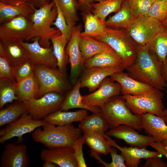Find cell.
<instances>
[{"instance_id":"obj_14","label":"cell","mask_w":167,"mask_h":167,"mask_svg":"<svg viewBox=\"0 0 167 167\" xmlns=\"http://www.w3.org/2000/svg\"><path fill=\"white\" fill-rule=\"evenodd\" d=\"M132 126L124 125H119L106 132L105 134L122 139L132 147L146 148L155 141L151 135L140 134Z\"/></svg>"},{"instance_id":"obj_5","label":"cell","mask_w":167,"mask_h":167,"mask_svg":"<svg viewBox=\"0 0 167 167\" xmlns=\"http://www.w3.org/2000/svg\"><path fill=\"white\" fill-rule=\"evenodd\" d=\"M93 38L105 43L111 47L121 59L124 69L135 61L137 45L129 36L126 29H118L107 27L103 35Z\"/></svg>"},{"instance_id":"obj_42","label":"cell","mask_w":167,"mask_h":167,"mask_svg":"<svg viewBox=\"0 0 167 167\" xmlns=\"http://www.w3.org/2000/svg\"><path fill=\"white\" fill-rule=\"evenodd\" d=\"M148 15L162 21L167 16V0H155Z\"/></svg>"},{"instance_id":"obj_18","label":"cell","mask_w":167,"mask_h":167,"mask_svg":"<svg viewBox=\"0 0 167 167\" xmlns=\"http://www.w3.org/2000/svg\"><path fill=\"white\" fill-rule=\"evenodd\" d=\"M124 70L122 66L86 68L79 79L81 88L86 87L90 92H93L96 90L106 77L115 72L123 71Z\"/></svg>"},{"instance_id":"obj_36","label":"cell","mask_w":167,"mask_h":167,"mask_svg":"<svg viewBox=\"0 0 167 167\" xmlns=\"http://www.w3.org/2000/svg\"><path fill=\"white\" fill-rule=\"evenodd\" d=\"M122 0H98L92 5V13L101 22L105 23V19L110 13H116L120 9Z\"/></svg>"},{"instance_id":"obj_10","label":"cell","mask_w":167,"mask_h":167,"mask_svg":"<svg viewBox=\"0 0 167 167\" xmlns=\"http://www.w3.org/2000/svg\"><path fill=\"white\" fill-rule=\"evenodd\" d=\"M31 17L18 16L0 23V41H26L32 28Z\"/></svg>"},{"instance_id":"obj_45","label":"cell","mask_w":167,"mask_h":167,"mask_svg":"<svg viewBox=\"0 0 167 167\" xmlns=\"http://www.w3.org/2000/svg\"><path fill=\"white\" fill-rule=\"evenodd\" d=\"M111 148L110 153L111 158L112 161L109 163V167H125V158L123 155L121 153H118L117 148L113 147Z\"/></svg>"},{"instance_id":"obj_13","label":"cell","mask_w":167,"mask_h":167,"mask_svg":"<svg viewBox=\"0 0 167 167\" xmlns=\"http://www.w3.org/2000/svg\"><path fill=\"white\" fill-rule=\"evenodd\" d=\"M121 93V87L110 77H106L93 92L83 96L82 101L90 107H101L111 97Z\"/></svg>"},{"instance_id":"obj_33","label":"cell","mask_w":167,"mask_h":167,"mask_svg":"<svg viewBox=\"0 0 167 167\" xmlns=\"http://www.w3.org/2000/svg\"><path fill=\"white\" fill-rule=\"evenodd\" d=\"M104 134L93 133L84 134L82 137L84 143L90 148L91 153L105 155L110 153L111 146L105 138Z\"/></svg>"},{"instance_id":"obj_15","label":"cell","mask_w":167,"mask_h":167,"mask_svg":"<svg viewBox=\"0 0 167 167\" xmlns=\"http://www.w3.org/2000/svg\"><path fill=\"white\" fill-rule=\"evenodd\" d=\"M27 152V147L25 144L7 143L2 154L0 167H27L29 161Z\"/></svg>"},{"instance_id":"obj_16","label":"cell","mask_w":167,"mask_h":167,"mask_svg":"<svg viewBox=\"0 0 167 167\" xmlns=\"http://www.w3.org/2000/svg\"><path fill=\"white\" fill-rule=\"evenodd\" d=\"M39 40V38L36 37L32 40V42L23 41L20 43L27 50L35 64L56 68L57 61L53 53V47L45 48L41 46Z\"/></svg>"},{"instance_id":"obj_35","label":"cell","mask_w":167,"mask_h":167,"mask_svg":"<svg viewBox=\"0 0 167 167\" xmlns=\"http://www.w3.org/2000/svg\"><path fill=\"white\" fill-rule=\"evenodd\" d=\"M28 113L23 102L17 101L0 110V126L8 124Z\"/></svg>"},{"instance_id":"obj_34","label":"cell","mask_w":167,"mask_h":167,"mask_svg":"<svg viewBox=\"0 0 167 167\" xmlns=\"http://www.w3.org/2000/svg\"><path fill=\"white\" fill-rule=\"evenodd\" d=\"M146 46L161 62H163L167 55V30L162 27Z\"/></svg>"},{"instance_id":"obj_25","label":"cell","mask_w":167,"mask_h":167,"mask_svg":"<svg viewBox=\"0 0 167 167\" xmlns=\"http://www.w3.org/2000/svg\"><path fill=\"white\" fill-rule=\"evenodd\" d=\"M80 88L81 83L79 79L65 97L59 110L67 111L71 109L78 108L88 110L93 113L100 112V107H88L83 103V96L80 92Z\"/></svg>"},{"instance_id":"obj_22","label":"cell","mask_w":167,"mask_h":167,"mask_svg":"<svg viewBox=\"0 0 167 167\" xmlns=\"http://www.w3.org/2000/svg\"><path fill=\"white\" fill-rule=\"evenodd\" d=\"M88 116L87 110L83 109L75 111L60 110L46 116L43 119L49 124L63 126L76 121H81Z\"/></svg>"},{"instance_id":"obj_9","label":"cell","mask_w":167,"mask_h":167,"mask_svg":"<svg viewBox=\"0 0 167 167\" xmlns=\"http://www.w3.org/2000/svg\"><path fill=\"white\" fill-rule=\"evenodd\" d=\"M65 97L61 93L50 92L23 102L29 113L36 120L43 119L60 109Z\"/></svg>"},{"instance_id":"obj_19","label":"cell","mask_w":167,"mask_h":167,"mask_svg":"<svg viewBox=\"0 0 167 167\" xmlns=\"http://www.w3.org/2000/svg\"><path fill=\"white\" fill-rule=\"evenodd\" d=\"M109 76L113 80L120 84L123 95H140L150 92L155 88L133 78L128 73L123 71L115 72Z\"/></svg>"},{"instance_id":"obj_55","label":"cell","mask_w":167,"mask_h":167,"mask_svg":"<svg viewBox=\"0 0 167 167\" xmlns=\"http://www.w3.org/2000/svg\"><path fill=\"white\" fill-rule=\"evenodd\" d=\"M161 142L167 147V139L163 140Z\"/></svg>"},{"instance_id":"obj_1","label":"cell","mask_w":167,"mask_h":167,"mask_svg":"<svg viewBox=\"0 0 167 167\" xmlns=\"http://www.w3.org/2000/svg\"><path fill=\"white\" fill-rule=\"evenodd\" d=\"M162 63L146 45H137L136 59L126 69L133 78L162 91L167 87L162 74Z\"/></svg>"},{"instance_id":"obj_4","label":"cell","mask_w":167,"mask_h":167,"mask_svg":"<svg viewBox=\"0 0 167 167\" xmlns=\"http://www.w3.org/2000/svg\"><path fill=\"white\" fill-rule=\"evenodd\" d=\"M100 108V113L111 129L121 125L129 126L138 130L143 129L141 115L132 113L122 96L112 97Z\"/></svg>"},{"instance_id":"obj_39","label":"cell","mask_w":167,"mask_h":167,"mask_svg":"<svg viewBox=\"0 0 167 167\" xmlns=\"http://www.w3.org/2000/svg\"><path fill=\"white\" fill-rule=\"evenodd\" d=\"M35 64L30 58L12 67L13 72L16 82L30 76L34 73Z\"/></svg>"},{"instance_id":"obj_32","label":"cell","mask_w":167,"mask_h":167,"mask_svg":"<svg viewBox=\"0 0 167 167\" xmlns=\"http://www.w3.org/2000/svg\"><path fill=\"white\" fill-rule=\"evenodd\" d=\"M50 41L53 45V51L57 61L58 69L65 74L68 58L66 51L68 41L60 32L53 36Z\"/></svg>"},{"instance_id":"obj_50","label":"cell","mask_w":167,"mask_h":167,"mask_svg":"<svg viewBox=\"0 0 167 167\" xmlns=\"http://www.w3.org/2000/svg\"><path fill=\"white\" fill-rule=\"evenodd\" d=\"M161 72L163 77L166 84L167 87V55L164 61L162 63Z\"/></svg>"},{"instance_id":"obj_38","label":"cell","mask_w":167,"mask_h":167,"mask_svg":"<svg viewBox=\"0 0 167 167\" xmlns=\"http://www.w3.org/2000/svg\"><path fill=\"white\" fill-rule=\"evenodd\" d=\"M8 79H0V108H3L8 103L17 101L16 94L15 84Z\"/></svg>"},{"instance_id":"obj_2","label":"cell","mask_w":167,"mask_h":167,"mask_svg":"<svg viewBox=\"0 0 167 167\" xmlns=\"http://www.w3.org/2000/svg\"><path fill=\"white\" fill-rule=\"evenodd\" d=\"M42 129H36L32 134L35 142L40 143L49 149L72 147L75 142L82 137L81 131L71 123L63 126L48 124Z\"/></svg>"},{"instance_id":"obj_23","label":"cell","mask_w":167,"mask_h":167,"mask_svg":"<svg viewBox=\"0 0 167 167\" xmlns=\"http://www.w3.org/2000/svg\"><path fill=\"white\" fill-rule=\"evenodd\" d=\"M15 89L17 101L24 102L36 98L39 91V84L35 73L17 82Z\"/></svg>"},{"instance_id":"obj_27","label":"cell","mask_w":167,"mask_h":167,"mask_svg":"<svg viewBox=\"0 0 167 167\" xmlns=\"http://www.w3.org/2000/svg\"><path fill=\"white\" fill-rule=\"evenodd\" d=\"M36 9L34 6L28 3L11 5L0 2V23L18 16L30 17Z\"/></svg>"},{"instance_id":"obj_26","label":"cell","mask_w":167,"mask_h":167,"mask_svg":"<svg viewBox=\"0 0 167 167\" xmlns=\"http://www.w3.org/2000/svg\"><path fill=\"white\" fill-rule=\"evenodd\" d=\"M84 66L86 68L122 66L121 59L112 49L97 54L85 61Z\"/></svg>"},{"instance_id":"obj_53","label":"cell","mask_w":167,"mask_h":167,"mask_svg":"<svg viewBox=\"0 0 167 167\" xmlns=\"http://www.w3.org/2000/svg\"><path fill=\"white\" fill-rule=\"evenodd\" d=\"M161 23L162 27L167 30V16Z\"/></svg>"},{"instance_id":"obj_41","label":"cell","mask_w":167,"mask_h":167,"mask_svg":"<svg viewBox=\"0 0 167 167\" xmlns=\"http://www.w3.org/2000/svg\"><path fill=\"white\" fill-rule=\"evenodd\" d=\"M57 8L58 15L56 20L52 25L56 27L60 31L61 34L67 39L68 42L70 40L73 28L69 26L66 22L65 17L57 2V0H53Z\"/></svg>"},{"instance_id":"obj_29","label":"cell","mask_w":167,"mask_h":167,"mask_svg":"<svg viewBox=\"0 0 167 167\" xmlns=\"http://www.w3.org/2000/svg\"><path fill=\"white\" fill-rule=\"evenodd\" d=\"M81 14L84 29L81 32V36L94 38L105 33L107 28L105 23L101 22L91 11L82 12Z\"/></svg>"},{"instance_id":"obj_3","label":"cell","mask_w":167,"mask_h":167,"mask_svg":"<svg viewBox=\"0 0 167 167\" xmlns=\"http://www.w3.org/2000/svg\"><path fill=\"white\" fill-rule=\"evenodd\" d=\"M57 15V8L53 0L48 4L36 9L31 17L33 22L32 28L26 41H32L35 38L39 37L41 46L50 47L51 38L61 32L57 28L51 27Z\"/></svg>"},{"instance_id":"obj_31","label":"cell","mask_w":167,"mask_h":167,"mask_svg":"<svg viewBox=\"0 0 167 167\" xmlns=\"http://www.w3.org/2000/svg\"><path fill=\"white\" fill-rule=\"evenodd\" d=\"M133 18L128 0H122L119 10L109 17L106 20L105 24L107 27L110 28L126 29Z\"/></svg>"},{"instance_id":"obj_44","label":"cell","mask_w":167,"mask_h":167,"mask_svg":"<svg viewBox=\"0 0 167 167\" xmlns=\"http://www.w3.org/2000/svg\"><path fill=\"white\" fill-rule=\"evenodd\" d=\"M84 143L82 137L76 140L72 147L74 150V156L77 162L78 167H86L83 151V145Z\"/></svg>"},{"instance_id":"obj_8","label":"cell","mask_w":167,"mask_h":167,"mask_svg":"<svg viewBox=\"0 0 167 167\" xmlns=\"http://www.w3.org/2000/svg\"><path fill=\"white\" fill-rule=\"evenodd\" d=\"M161 27L158 20L148 15H142L134 17L126 29L137 45L145 46Z\"/></svg>"},{"instance_id":"obj_28","label":"cell","mask_w":167,"mask_h":167,"mask_svg":"<svg viewBox=\"0 0 167 167\" xmlns=\"http://www.w3.org/2000/svg\"><path fill=\"white\" fill-rule=\"evenodd\" d=\"M79 47L84 62L94 56L112 48L107 43L87 36H81Z\"/></svg>"},{"instance_id":"obj_37","label":"cell","mask_w":167,"mask_h":167,"mask_svg":"<svg viewBox=\"0 0 167 167\" xmlns=\"http://www.w3.org/2000/svg\"><path fill=\"white\" fill-rule=\"evenodd\" d=\"M68 25L73 28L79 20L77 11L79 6L76 0H57Z\"/></svg>"},{"instance_id":"obj_17","label":"cell","mask_w":167,"mask_h":167,"mask_svg":"<svg viewBox=\"0 0 167 167\" xmlns=\"http://www.w3.org/2000/svg\"><path fill=\"white\" fill-rule=\"evenodd\" d=\"M104 135L110 145L118 149L123 155L125 158L126 167H136L140 163L141 159H146L151 157L161 158L162 156L157 151H150L146 148H141L131 146L128 147H121L110 136L105 134Z\"/></svg>"},{"instance_id":"obj_49","label":"cell","mask_w":167,"mask_h":167,"mask_svg":"<svg viewBox=\"0 0 167 167\" xmlns=\"http://www.w3.org/2000/svg\"><path fill=\"white\" fill-rule=\"evenodd\" d=\"M25 2L30 4L35 8H39L49 3L50 0H23Z\"/></svg>"},{"instance_id":"obj_54","label":"cell","mask_w":167,"mask_h":167,"mask_svg":"<svg viewBox=\"0 0 167 167\" xmlns=\"http://www.w3.org/2000/svg\"><path fill=\"white\" fill-rule=\"evenodd\" d=\"M164 119L165 122H167V109H164Z\"/></svg>"},{"instance_id":"obj_40","label":"cell","mask_w":167,"mask_h":167,"mask_svg":"<svg viewBox=\"0 0 167 167\" xmlns=\"http://www.w3.org/2000/svg\"><path fill=\"white\" fill-rule=\"evenodd\" d=\"M155 0H128L134 17L148 15Z\"/></svg>"},{"instance_id":"obj_48","label":"cell","mask_w":167,"mask_h":167,"mask_svg":"<svg viewBox=\"0 0 167 167\" xmlns=\"http://www.w3.org/2000/svg\"><path fill=\"white\" fill-rule=\"evenodd\" d=\"M150 146L154 148L159 153L165 156L167 159V147L161 142H158L155 141L153 142Z\"/></svg>"},{"instance_id":"obj_30","label":"cell","mask_w":167,"mask_h":167,"mask_svg":"<svg viewBox=\"0 0 167 167\" xmlns=\"http://www.w3.org/2000/svg\"><path fill=\"white\" fill-rule=\"evenodd\" d=\"M79 127L84 134L93 133L104 134L109 127L100 112L87 116L80 121Z\"/></svg>"},{"instance_id":"obj_12","label":"cell","mask_w":167,"mask_h":167,"mask_svg":"<svg viewBox=\"0 0 167 167\" xmlns=\"http://www.w3.org/2000/svg\"><path fill=\"white\" fill-rule=\"evenodd\" d=\"M82 28L81 24L73 27L70 39L66 48L70 65V79L74 85L84 67L79 47Z\"/></svg>"},{"instance_id":"obj_7","label":"cell","mask_w":167,"mask_h":167,"mask_svg":"<svg viewBox=\"0 0 167 167\" xmlns=\"http://www.w3.org/2000/svg\"><path fill=\"white\" fill-rule=\"evenodd\" d=\"M34 73L39 84V91L36 98L50 92L62 93L68 87L65 74L58 69L35 64Z\"/></svg>"},{"instance_id":"obj_6","label":"cell","mask_w":167,"mask_h":167,"mask_svg":"<svg viewBox=\"0 0 167 167\" xmlns=\"http://www.w3.org/2000/svg\"><path fill=\"white\" fill-rule=\"evenodd\" d=\"M122 96L126 105L134 114L141 115L148 113L164 118L165 108L162 101L164 93L161 90L155 88L152 91L142 95H126Z\"/></svg>"},{"instance_id":"obj_21","label":"cell","mask_w":167,"mask_h":167,"mask_svg":"<svg viewBox=\"0 0 167 167\" xmlns=\"http://www.w3.org/2000/svg\"><path fill=\"white\" fill-rule=\"evenodd\" d=\"M141 116L143 129L155 142H161L167 139V126L163 119L148 113H143Z\"/></svg>"},{"instance_id":"obj_43","label":"cell","mask_w":167,"mask_h":167,"mask_svg":"<svg viewBox=\"0 0 167 167\" xmlns=\"http://www.w3.org/2000/svg\"><path fill=\"white\" fill-rule=\"evenodd\" d=\"M8 79L15 83L12 68L10 65L2 46L0 45V79Z\"/></svg>"},{"instance_id":"obj_47","label":"cell","mask_w":167,"mask_h":167,"mask_svg":"<svg viewBox=\"0 0 167 167\" xmlns=\"http://www.w3.org/2000/svg\"><path fill=\"white\" fill-rule=\"evenodd\" d=\"M78 2L79 9L82 12H87L91 11L92 5L95 1L98 0H76Z\"/></svg>"},{"instance_id":"obj_24","label":"cell","mask_w":167,"mask_h":167,"mask_svg":"<svg viewBox=\"0 0 167 167\" xmlns=\"http://www.w3.org/2000/svg\"><path fill=\"white\" fill-rule=\"evenodd\" d=\"M1 45L12 67L15 66L30 58L28 53L20 42L0 41Z\"/></svg>"},{"instance_id":"obj_46","label":"cell","mask_w":167,"mask_h":167,"mask_svg":"<svg viewBox=\"0 0 167 167\" xmlns=\"http://www.w3.org/2000/svg\"><path fill=\"white\" fill-rule=\"evenodd\" d=\"M141 167H167V163L161 158L151 157L146 159L145 163Z\"/></svg>"},{"instance_id":"obj_11","label":"cell","mask_w":167,"mask_h":167,"mask_svg":"<svg viewBox=\"0 0 167 167\" xmlns=\"http://www.w3.org/2000/svg\"><path fill=\"white\" fill-rule=\"evenodd\" d=\"M49 124L44 119H34L27 113L17 120L11 123L0 131V143L3 144L6 141L17 137L21 141L23 135L33 132L38 127Z\"/></svg>"},{"instance_id":"obj_20","label":"cell","mask_w":167,"mask_h":167,"mask_svg":"<svg viewBox=\"0 0 167 167\" xmlns=\"http://www.w3.org/2000/svg\"><path fill=\"white\" fill-rule=\"evenodd\" d=\"M40 156L44 161L52 162L60 167H78L71 147L43 149Z\"/></svg>"},{"instance_id":"obj_52","label":"cell","mask_w":167,"mask_h":167,"mask_svg":"<svg viewBox=\"0 0 167 167\" xmlns=\"http://www.w3.org/2000/svg\"><path fill=\"white\" fill-rule=\"evenodd\" d=\"M43 167H58V166L56 164L50 161H44Z\"/></svg>"},{"instance_id":"obj_51","label":"cell","mask_w":167,"mask_h":167,"mask_svg":"<svg viewBox=\"0 0 167 167\" xmlns=\"http://www.w3.org/2000/svg\"><path fill=\"white\" fill-rule=\"evenodd\" d=\"M0 2L11 5H18L27 3L23 0H0Z\"/></svg>"}]
</instances>
